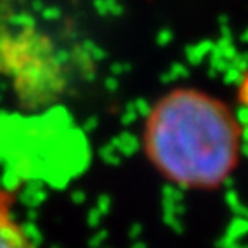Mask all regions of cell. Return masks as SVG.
I'll return each instance as SVG.
<instances>
[{
	"mask_svg": "<svg viewBox=\"0 0 248 248\" xmlns=\"http://www.w3.org/2000/svg\"><path fill=\"white\" fill-rule=\"evenodd\" d=\"M157 172L186 190H216L241 155V126L226 102L198 88H176L152 105L141 133Z\"/></svg>",
	"mask_w": 248,
	"mask_h": 248,
	"instance_id": "cell-1",
	"label": "cell"
},
{
	"mask_svg": "<svg viewBox=\"0 0 248 248\" xmlns=\"http://www.w3.org/2000/svg\"><path fill=\"white\" fill-rule=\"evenodd\" d=\"M16 193L0 186V248H36L33 238L17 219Z\"/></svg>",
	"mask_w": 248,
	"mask_h": 248,
	"instance_id": "cell-2",
	"label": "cell"
}]
</instances>
